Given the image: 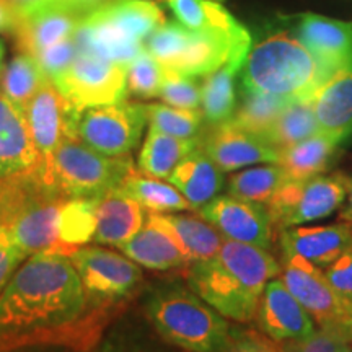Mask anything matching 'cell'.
<instances>
[{"instance_id":"cell-1","label":"cell","mask_w":352,"mask_h":352,"mask_svg":"<svg viewBox=\"0 0 352 352\" xmlns=\"http://www.w3.org/2000/svg\"><path fill=\"white\" fill-rule=\"evenodd\" d=\"M87 297L69 256L26 258L0 292V349L76 323Z\"/></svg>"},{"instance_id":"cell-2","label":"cell","mask_w":352,"mask_h":352,"mask_svg":"<svg viewBox=\"0 0 352 352\" xmlns=\"http://www.w3.org/2000/svg\"><path fill=\"white\" fill-rule=\"evenodd\" d=\"M280 274L270 250L226 239L219 253L189 263V289L227 320H254L266 285Z\"/></svg>"},{"instance_id":"cell-3","label":"cell","mask_w":352,"mask_h":352,"mask_svg":"<svg viewBox=\"0 0 352 352\" xmlns=\"http://www.w3.org/2000/svg\"><path fill=\"white\" fill-rule=\"evenodd\" d=\"M329 78L318 60L287 32L271 34L248 52L241 82L243 90L283 98L311 100Z\"/></svg>"},{"instance_id":"cell-4","label":"cell","mask_w":352,"mask_h":352,"mask_svg":"<svg viewBox=\"0 0 352 352\" xmlns=\"http://www.w3.org/2000/svg\"><path fill=\"white\" fill-rule=\"evenodd\" d=\"M147 315L166 342L188 352H222L232 338L226 316L184 289L153 296Z\"/></svg>"},{"instance_id":"cell-5","label":"cell","mask_w":352,"mask_h":352,"mask_svg":"<svg viewBox=\"0 0 352 352\" xmlns=\"http://www.w3.org/2000/svg\"><path fill=\"white\" fill-rule=\"evenodd\" d=\"M39 170L65 199H100L134 173L135 166L129 155H104L76 138L64 140Z\"/></svg>"},{"instance_id":"cell-6","label":"cell","mask_w":352,"mask_h":352,"mask_svg":"<svg viewBox=\"0 0 352 352\" xmlns=\"http://www.w3.org/2000/svg\"><path fill=\"white\" fill-rule=\"evenodd\" d=\"M243 44H252L246 28L239 34L192 32L182 23L165 21L147 38L144 46L166 69L199 77L217 70Z\"/></svg>"},{"instance_id":"cell-7","label":"cell","mask_w":352,"mask_h":352,"mask_svg":"<svg viewBox=\"0 0 352 352\" xmlns=\"http://www.w3.org/2000/svg\"><path fill=\"white\" fill-rule=\"evenodd\" d=\"M352 178L344 173L316 175L303 182H287L267 202L272 226L277 230L324 219L346 201Z\"/></svg>"},{"instance_id":"cell-8","label":"cell","mask_w":352,"mask_h":352,"mask_svg":"<svg viewBox=\"0 0 352 352\" xmlns=\"http://www.w3.org/2000/svg\"><path fill=\"white\" fill-rule=\"evenodd\" d=\"M147 124L145 104L132 101L91 107L78 113L77 139L104 155H129L142 139Z\"/></svg>"},{"instance_id":"cell-9","label":"cell","mask_w":352,"mask_h":352,"mask_svg":"<svg viewBox=\"0 0 352 352\" xmlns=\"http://www.w3.org/2000/svg\"><path fill=\"white\" fill-rule=\"evenodd\" d=\"M52 83L78 111L116 103L127 95L126 65L80 51Z\"/></svg>"},{"instance_id":"cell-10","label":"cell","mask_w":352,"mask_h":352,"mask_svg":"<svg viewBox=\"0 0 352 352\" xmlns=\"http://www.w3.org/2000/svg\"><path fill=\"white\" fill-rule=\"evenodd\" d=\"M87 302L118 300L129 296L142 279V271L126 254L101 246L83 245L70 254Z\"/></svg>"},{"instance_id":"cell-11","label":"cell","mask_w":352,"mask_h":352,"mask_svg":"<svg viewBox=\"0 0 352 352\" xmlns=\"http://www.w3.org/2000/svg\"><path fill=\"white\" fill-rule=\"evenodd\" d=\"M78 109L57 90L52 80L46 82L41 90L23 108L25 120L39 155V164H47L60 144L76 139Z\"/></svg>"},{"instance_id":"cell-12","label":"cell","mask_w":352,"mask_h":352,"mask_svg":"<svg viewBox=\"0 0 352 352\" xmlns=\"http://www.w3.org/2000/svg\"><path fill=\"white\" fill-rule=\"evenodd\" d=\"M280 280L320 328H333L346 303L329 285L324 271L300 254L283 253Z\"/></svg>"},{"instance_id":"cell-13","label":"cell","mask_w":352,"mask_h":352,"mask_svg":"<svg viewBox=\"0 0 352 352\" xmlns=\"http://www.w3.org/2000/svg\"><path fill=\"white\" fill-rule=\"evenodd\" d=\"M197 210L199 217L208 220L226 239L271 250L274 226L264 204L219 195Z\"/></svg>"},{"instance_id":"cell-14","label":"cell","mask_w":352,"mask_h":352,"mask_svg":"<svg viewBox=\"0 0 352 352\" xmlns=\"http://www.w3.org/2000/svg\"><path fill=\"white\" fill-rule=\"evenodd\" d=\"M199 145L223 173L254 164H279V151L232 120L212 126Z\"/></svg>"},{"instance_id":"cell-15","label":"cell","mask_w":352,"mask_h":352,"mask_svg":"<svg viewBox=\"0 0 352 352\" xmlns=\"http://www.w3.org/2000/svg\"><path fill=\"white\" fill-rule=\"evenodd\" d=\"M83 16L85 13L60 0H47L19 15L13 33L16 47L20 52L36 56L52 44L72 38Z\"/></svg>"},{"instance_id":"cell-16","label":"cell","mask_w":352,"mask_h":352,"mask_svg":"<svg viewBox=\"0 0 352 352\" xmlns=\"http://www.w3.org/2000/svg\"><path fill=\"white\" fill-rule=\"evenodd\" d=\"M254 318L261 331L277 344L300 340L315 329L314 318L289 292L280 277L267 283Z\"/></svg>"},{"instance_id":"cell-17","label":"cell","mask_w":352,"mask_h":352,"mask_svg":"<svg viewBox=\"0 0 352 352\" xmlns=\"http://www.w3.org/2000/svg\"><path fill=\"white\" fill-rule=\"evenodd\" d=\"M298 41L311 52L329 77L352 67V23L305 13L298 16Z\"/></svg>"},{"instance_id":"cell-18","label":"cell","mask_w":352,"mask_h":352,"mask_svg":"<svg viewBox=\"0 0 352 352\" xmlns=\"http://www.w3.org/2000/svg\"><path fill=\"white\" fill-rule=\"evenodd\" d=\"M279 243L283 253L300 254L327 270L341 254L352 250V230L342 222L323 227H289L279 232Z\"/></svg>"},{"instance_id":"cell-19","label":"cell","mask_w":352,"mask_h":352,"mask_svg":"<svg viewBox=\"0 0 352 352\" xmlns=\"http://www.w3.org/2000/svg\"><path fill=\"white\" fill-rule=\"evenodd\" d=\"M39 164L25 114L0 91V178L33 170Z\"/></svg>"},{"instance_id":"cell-20","label":"cell","mask_w":352,"mask_h":352,"mask_svg":"<svg viewBox=\"0 0 352 352\" xmlns=\"http://www.w3.org/2000/svg\"><path fill=\"white\" fill-rule=\"evenodd\" d=\"M320 132L338 142L352 134V67L333 74L311 98Z\"/></svg>"},{"instance_id":"cell-21","label":"cell","mask_w":352,"mask_h":352,"mask_svg":"<svg viewBox=\"0 0 352 352\" xmlns=\"http://www.w3.org/2000/svg\"><path fill=\"white\" fill-rule=\"evenodd\" d=\"M145 210L134 199L118 189L101 196L96 204V230L94 241L120 248L138 233L145 223Z\"/></svg>"},{"instance_id":"cell-22","label":"cell","mask_w":352,"mask_h":352,"mask_svg":"<svg viewBox=\"0 0 352 352\" xmlns=\"http://www.w3.org/2000/svg\"><path fill=\"white\" fill-rule=\"evenodd\" d=\"M168 183L186 197L192 209H199L219 196L226 184V176L199 145L176 165L168 176Z\"/></svg>"},{"instance_id":"cell-23","label":"cell","mask_w":352,"mask_h":352,"mask_svg":"<svg viewBox=\"0 0 352 352\" xmlns=\"http://www.w3.org/2000/svg\"><path fill=\"white\" fill-rule=\"evenodd\" d=\"M147 217L168 233L189 263L215 256L226 240L217 228L202 217L197 219L175 212L147 214Z\"/></svg>"},{"instance_id":"cell-24","label":"cell","mask_w":352,"mask_h":352,"mask_svg":"<svg viewBox=\"0 0 352 352\" xmlns=\"http://www.w3.org/2000/svg\"><path fill=\"white\" fill-rule=\"evenodd\" d=\"M250 46L252 44H243V46L236 47L227 63L220 65L214 72L208 74L202 82L201 108L204 121H208L210 126L232 120L233 113H235V77L243 69Z\"/></svg>"},{"instance_id":"cell-25","label":"cell","mask_w":352,"mask_h":352,"mask_svg":"<svg viewBox=\"0 0 352 352\" xmlns=\"http://www.w3.org/2000/svg\"><path fill=\"white\" fill-rule=\"evenodd\" d=\"M122 254L147 270L168 271L189 264L175 240L151 219H145L142 228L129 241L120 246Z\"/></svg>"},{"instance_id":"cell-26","label":"cell","mask_w":352,"mask_h":352,"mask_svg":"<svg viewBox=\"0 0 352 352\" xmlns=\"http://www.w3.org/2000/svg\"><path fill=\"white\" fill-rule=\"evenodd\" d=\"M90 13L139 43H144L166 21L164 12L152 0H107Z\"/></svg>"},{"instance_id":"cell-27","label":"cell","mask_w":352,"mask_h":352,"mask_svg":"<svg viewBox=\"0 0 352 352\" xmlns=\"http://www.w3.org/2000/svg\"><path fill=\"white\" fill-rule=\"evenodd\" d=\"M201 139H182L148 127L140 148L138 166L145 176L168 179L171 171L188 153L199 147Z\"/></svg>"},{"instance_id":"cell-28","label":"cell","mask_w":352,"mask_h":352,"mask_svg":"<svg viewBox=\"0 0 352 352\" xmlns=\"http://www.w3.org/2000/svg\"><path fill=\"white\" fill-rule=\"evenodd\" d=\"M338 140L324 134H315L302 142L279 152V165L287 173L289 182H303L321 175L331 164Z\"/></svg>"},{"instance_id":"cell-29","label":"cell","mask_w":352,"mask_h":352,"mask_svg":"<svg viewBox=\"0 0 352 352\" xmlns=\"http://www.w3.org/2000/svg\"><path fill=\"white\" fill-rule=\"evenodd\" d=\"M122 195L134 199L148 214H170L179 210H195L182 192L171 183L152 176L131 173L116 188Z\"/></svg>"},{"instance_id":"cell-30","label":"cell","mask_w":352,"mask_h":352,"mask_svg":"<svg viewBox=\"0 0 352 352\" xmlns=\"http://www.w3.org/2000/svg\"><path fill=\"white\" fill-rule=\"evenodd\" d=\"M51 78L32 54L19 52L0 72V91L21 111Z\"/></svg>"},{"instance_id":"cell-31","label":"cell","mask_w":352,"mask_h":352,"mask_svg":"<svg viewBox=\"0 0 352 352\" xmlns=\"http://www.w3.org/2000/svg\"><path fill=\"white\" fill-rule=\"evenodd\" d=\"M178 23L192 32H219L239 34L245 26L240 25L220 3L214 0H166Z\"/></svg>"},{"instance_id":"cell-32","label":"cell","mask_w":352,"mask_h":352,"mask_svg":"<svg viewBox=\"0 0 352 352\" xmlns=\"http://www.w3.org/2000/svg\"><path fill=\"white\" fill-rule=\"evenodd\" d=\"M315 134H320V127L311 100H297L290 101L283 109L274 124L266 132L264 140L280 152Z\"/></svg>"},{"instance_id":"cell-33","label":"cell","mask_w":352,"mask_h":352,"mask_svg":"<svg viewBox=\"0 0 352 352\" xmlns=\"http://www.w3.org/2000/svg\"><path fill=\"white\" fill-rule=\"evenodd\" d=\"M287 182V173L279 164L254 166L230 176L227 195L266 206Z\"/></svg>"},{"instance_id":"cell-34","label":"cell","mask_w":352,"mask_h":352,"mask_svg":"<svg viewBox=\"0 0 352 352\" xmlns=\"http://www.w3.org/2000/svg\"><path fill=\"white\" fill-rule=\"evenodd\" d=\"M96 204L98 199H67L59 212V241L70 254L90 243L96 230Z\"/></svg>"},{"instance_id":"cell-35","label":"cell","mask_w":352,"mask_h":352,"mask_svg":"<svg viewBox=\"0 0 352 352\" xmlns=\"http://www.w3.org/2000/svg\"><path fill=\"white\" fill-rule=\"evenodd\" d=\"M292 100L283 98V96L267 95V94H252L245 91L243 101L240 108L235 109L232 121L236 126L243 127L252 134L261 135L264 139L270 127L274 124L283 109L287 107Z\"/></svg>"},{"instance_id":"cell-36","label":"cell","mask_w":352,"mask_h":352,"mask_svg":"<svg viewBox=\"0 0 352 352\" xmlns=\"http://www.w3.org/2000/svg\"><path fill=\"white\" fill-rule=\"evenodd\" d=\"M148 127L182 139H197L204 114L201 109L175 108L165 103L145 104Z\"/></svg>"},{"instance_id":"cell-37","label":"cell","mask_w":352,"mask_h":352,"mask_svg":"<svg viewBox=\"0 0 352 352\" xmlns=\"http://www.w3.org/2000/svg\"><path fill=\"white\" fill-rule=\"evenodd\" d=\"M166 77V67L144 50L126 67L127 94L138 98H155L160 96Z\"/></svg>"},{"instance_id":"cell-38","label":"cell","mask_w":352,"mask_h":352,"mask_svg":"<svg viewBox=\"0 0 352 352\" xmlns=\"http://www.w3.org/2000/svg\"><path fill=\"white\" fill-rule=\"evenodd\" d=\"M160 98L165 104L184 109H199L202 100V83L196 77L183 76L166 69V77L162 87Z\"/></svg>"},{"instance_id":"cell-39","label":"cell","mask_w":352,"mask_h":352,"mask_svg":"<svg viewBox=\"0 0 352 352\" xmlns=\"http://www.w3.org/2000/svg\"><path fill=\"white\" fill-rule=\"evenodd\" d=\"M0 352H144L138 344L127 341L126 338L103 336L100 340L87 342L83 346L77 344H33L26 347H3Z\"/></svg>"},{"instance_id":"cell-40","label":"cell","mask_w":352,"mask_h":352,"mask_svg":"<svg viewBox=\"0 0 352 352\" xmlns=\"http://www.w3.org/2000/svg\"><path fill=\"white\" fill-rule=\"evenodd\" d=\"M277 352H352V347L334 329L315 328L314 333L300 340L279 342Z\"/></svg>"},{"instance_id":"cell-41","label":"cell","mask_w":352,"mask_h":352,"mask_svg":"<svg viewBox=\"0 0 352 352\" xmlns=\"http://www.w3.org/2000/svg\"><path fill=\"white\" fill-rule=\"evenodd\" d=\"M77 54L78 46L76 39L72 36L57 44H52V46L46 47V50L38 52V54L33 57L38 60L44 72L47 74V77L52 80V78L59 76L63 70H65L70 64H72V60L76 59Z\"/></svg>"},{"instance_id":"cell-42","label":"cell","mask_w":352,"mask_h":352,"mask_svg":"<svg viewBox=\"0 0 352 352\" xmlns=\"http://www.w3.org/2000/svg\"><path fill=\"white\" fill-rule=\"evenodd\" d=\"M324 271L329 285L344 303H352V250L341 254Z\"/></svg>"},{"instance_id":"cell-43","label":"cell","mask_w":352,"mask_h":352,"mask_svg":"<svg viewBox=\"0 0 352 352\" xmlns=\"http://www.w3.org/2000/svg\"><path fill=\"white\" fill-rule=\"evenodd\" d=\"M26 258L23 254L7 239L6 233L0 230V292H2L8 280L12 279L13 272L19 270L20 264Z\"/></svg>"},{"instance_id":"cell-44","label":"cell","mask_w":352,"mask_h":352,"mask_svg":"<svg viewBox=\"0 0 352 352\" xmlns=\"http://www.w3.org/2000/svg\"><path fill=\"white\" fill-rule=\"evenodd\" d=\"M274 346L254 333H243L230 338L222 352H272Z\"/></svg>"},{"instance_id":"cell-45","label":"cell","mask_w":352,"mask_h":352,"mask_svg":"<svg viewBox=\"0 0 352 352\" xmlns=\"http://www.w3.org/2000/svg\"><path fill=\"white\" fill-rule=\"evenodd\" d=\"M16 23H19V13L7 0H0V33L13 34Z\"/></svg>"},{"instance_id":"cell-46","label":"cell","mask_w":352,"mask_h":352,"mask_svg":"<svg viewBox=\"0 0 352 352\" xmlns=\"http://www.w3.org/2000/svg\"><path fill=\"white\" fill-rule=\"evenodd\" d=\"M352 346V303H346L344 310L338 320V323L331 328Z\"/></svg>"},{"instance_id":"cell-47","label":"cell","mask_w":352,"mask_h":352,"mask_svg":"<svg viewBox=\"0 0 352 352\" xmlns=\"http://www.w3.org/2000/svg\"><path fill=\"white\" fill-rule=\"evenodd\" d=\"M60 2L67 3V6L77 8V10H80L82 13H87L91 12L94 8L100 7L101 3H104L107 0H60Z\"/></svg>"},{"instance_id":"cell-48","label":"cell","mask_w":352,"mask_h":352,"mask_svg":"<svg viewBox=\"0 0 352 352\" xmlns=\"http://www.w3.org/2000/svg\"><path fill=\"white\" fill-rule=\"evenodd\" d=\"M7 2L10 3L13 8H15L16 13L20 15V13H25V12L32 10V8H34V7L41 6V3L47 2V0H7Z\"/></svg>"},{"instance_id":"cell-49","label":"cell","mask_w":352,"mask_h":352,"mask_svg":"<svg viewBox=\"0 0 352 352\" xmlns=\"http://www.w3.org/2000/svg\"><path fill=\"white\" fill-rule=\"evenodd\" d=\"M346 199H347V204H346V208L341 210L340 220H341L342 223H346V226L352 230V183H351L349 192H347Z\"/></svg>"},{"instance_id":"cell-50","label":"cell","mask_w":352,"mask_h":352,"mask_svg":"<svg viewBox=\"0 0 352 352\" xmlns=\"http://www.w3.org/2000/svg\"><path fill=\"white\" fill-rule=\"evenodd\" d=\"M3 57H6V46H3V43L0 41V72H2L3 69Z\"/></svg>"},{"instance_id":"cell-51","label":"cell","mask_w":352,"mask_h":352,"mask_svg":"<svg viewBox=\"0 0 352 352\" xmlns=\"http://www.w3.org/2000/svg\"><path fill=\"white\" fill-rule=\"evenodd\" d=\"M272 352H277V349H276V347H274V351H272Z\"/></svg>"}]
</instances>
